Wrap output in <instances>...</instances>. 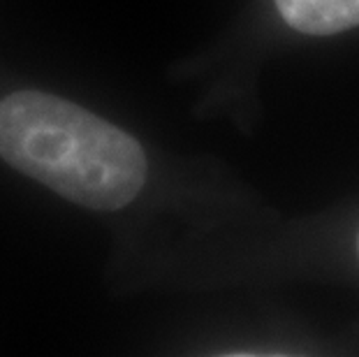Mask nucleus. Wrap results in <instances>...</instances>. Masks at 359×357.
Here are the masks:
<instances>
[{
  "instance_id": "nucleus-3",
  "label": "nucleus",
  "mask_w": 359,
  "mask_h": 357,
  "mask_svg": "<svg viewBox=\"0 0 359 357\" xmlns=\"http://www.w3.org/2000/svg\"><path fill=\"white\" fill-rule=\"evenodd\" d=\"M357 253H359V237H357Z\"/></svg>"
},
{
  "instance_id": "nucleus-1",
  "label": "nucleus",
  "mask_w": 359,
  "mask_h": 357,
  "mask_svg": "<svg viewBox=\"0 0 359 357\" xmlns=\"http://www.w3.org/2000/svg\"><path fill=\"white\" fill-rule=\"evenodd\" d=\"M0 156L14 170L90 211H118L144 191L142 144L77 102L44 90L0 100Z\"/></svg>"
},
{
  "instance_id": "nucleus-2",
  "label": "nucleus",
  "mask_w": 359,
  "mask_h": 357,
  "mask_svg": "<svg viewBox=\"0 0 359 357\" xmlns=\"http://www.w3.org/2000/svg\"><path fill=\"white\" fill-rule=\"evenodd\" d=\"M283 21L306 35H334L359 26V0H276Z\"/></svg>"
}]
</instances>
